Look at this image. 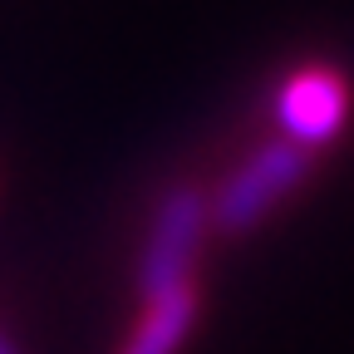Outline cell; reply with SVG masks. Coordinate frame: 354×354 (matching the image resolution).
<instances>
[{
  "label": "cell",
  "mask_w": 354,
  "mask_h": 354,
  "mask_svg": "<svg viewBox=\"0 0 354 354\" xmlns=\"http://www.w3.org/2000/svg\"><path fill=\"white\" fill-rule=\"evenodd\" d=\"M0 354H20V349H15V344H10V339H0Z\"/></svg>",
  "instance_id": "5"
},
{
  "label": "cell",
  "mask_w": 354,
  "mask_h": 354,
  "mask_svg": "<svg viewBox=\"0 0 354 354\" xmlns=\"http://www.w3.org/2000/svg\"><path fill=\"white\" fill-rule=\"evenodd\" d=\"M281 133L286 143L315 153L320 143H330L335 133L344 128V113H349V84L335 74V69H300L286 88H281Z\"/></svg>",
  "instance_id": "3"
},
{
  "label": "cell",
  "mask_w": 354,
  "mask_h": 354,
  "mask_svg": "<svg viewBox=\"0 0 354 354\" xmlns=\"http://www.w3.org/2000/svg\"><path fill=\"white\" fill-rule=\"evenodd\" d=\"M207 227H212V202L197 187H172L162 197L153 227H148V241H143V256H138L143 305L192 286V266H197Z\"/></svg>",
  "instance_id": "2"
},
{
  "label": "cell",
  "mask_w": 354,
  "mask_h": 354,
  "mask_svg": "<svg viewBox=\"0 0 354 354\" xmlns=\"http://www.w3.org/2000/svg\"><path fill=\"white\" fill-rule=\"evenodd\" d=\"M197 310H202V295L197 286H183L172 295H158L143 305V320L133 325V335L123 339L118 354H177L187 344L192 325H197Z\"/></svg>",
  "instance_id": "4"
},
{
  "label": "cell",
  "mask_w": 354,
  "mask_h": 354,
  "mask_svg": "<svg viewBox=\"0 0 354 354\" xmlns=\"http://www.w3.org/2000/svg\"><path fill=\"white\" fill-rule=\"evenodd\" d=\"M310 167H315V158H310L305 148H295V143H286V138L256 148L227 177V183L216 187V197H212V227L221 236H241V232L261 227V221L310 177Z\"/></svg>",
  "instance_id": "1"
}]
</instances>
